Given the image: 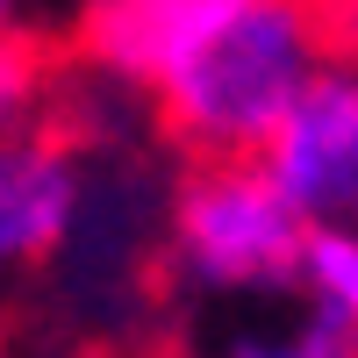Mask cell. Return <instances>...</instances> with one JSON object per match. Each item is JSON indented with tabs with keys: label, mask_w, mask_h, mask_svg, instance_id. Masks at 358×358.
I'll use <instances>...</instances> for the list:
<instances>
[{
	"label": "cell",
	"mask_w": 358,
	"mask_h": 358,
	"mask_svg": "<svg viewBox=\"0 0 358 358\" xmlns=\"http://www.w3.org/2000/svg\"><path fill=\"white\" fill-rule=\"evenodd\" d=\"M308 215L280 194L258 158H194L172 194V251L187 280L244 294V287H294L308 258Z\"/></svg>",
	"instance_id": "7a4b0ae2"
},
{
	"label": "cell",
	"mask_w": 358,
	"mask_h": 358,
	"mask_svg": "<svg viewBox=\"0 0 358 358\" xmlns=\"http://www.w3.org/2000/svg\"><path fill=\"white\" fill-rule=\"evenodd\" d=\"M315 0H236L172 57V72L151 86L158 129L194 158H265L287 108L322 65Z\"/></svg>",
	"instance_id": "6da1fadb"
},
{
	"label": "cell",
	"mask_w": 358,
	"mask_h": 358,
	"mask_svg": "<svg viewBox=\"0 0 358 358\" xmlns=\"http://www.w3.org/2000/svg\"><path fill=\"white\" fill-rule=\"evenodd\" d=\"M79 222V151L57 122L0 143V273H36Z\"/></svg>",
	"instance_id": "277c9868"
},
{
	"label": "cell",
	"mask_w": 358,
	"mask_h": 358,
	"mask_svg": "<svg viewBox=\"0 0 358 358\" xmlns=\"http://www.w3.org/2000/svg\"><path fill=\"white\" fill-rule=\"evenodd\" d=\"M57 65H65V43L36 36V29L0 36V143L36 122V108H43V94H50Z\"/></svg>",
	"instance_id": "8992f818"
},
{
	"label": "cell",
	"mask_w": 358,
	"mask_h": 358,
	"mask_svg": "<svg viewBox=\"0 0 358 358\" xmlns=\"http://www.w3.org/2000/svg\"><path fill=\"white\" fill-rule=\"evenodd\" d=\"M236 358H358V337L344 330V322H330V315H308L294 337H280V344H236Z\"/></svg>",
	"instance_id": "ba28073f"
},
{
	"label": "cell",
	"mask_w": 358,
	"mask_h": 358,
	"mask_svg": "<svg viewBox=\"0 0 358 358\" xmlns=\"http://www.w3.org/2000/svg\"><path fill=\"white\" fill-rule=\"evenodd\" d=\"M222 8H236V0H86L72 15L65 50L79 65H94L108 79H129V86L151 94V86L172 72V57Z\"/></svg>",
	"instance_id": "5b68a950"
},
{
	"label": "cell",
	"mask_w": 358,
	"mask_h": 358,
	"mask_svg": "<svg viewBox=\"0 0 358 358\" xmlns=\"http://www.w3.org/2000/svg\"><path fill=\"white\" fill-rule=\"evenodd\" d=\"M15 8H22V0H0V36H15V29H22V22H15Z\"/></svg>",
	"instance_id": "9c48e42d"
},
{
	"label": "cell",
	"mask_w": 358,
	"mask_h": 358,
	"mask_svg": "<svg viewBox=\"0 0 358 358\" xmlns=\"http://www.w3.org/2000/svg\"><path fill=\"white\" fill-rule=\"evenodd\" d=\"M0 358H8V344H0Z\"/></svg>",
	"instance_id": "30bf717a"
},
{
	"label": "cell",
	"mask_w": 358,
	"mask_h": 358,
	"mask_svg": "<svg viewBox=\"0 0 358 358\" xmlns=\"http://www.w3.org/2000/svg\"><path fill=\"white\" fill-rule=\"evenodd\" d=\"M301 287L315 315L344 322V330L358 337V229H308V258H301Z\"/></svg>",
	"instance_id": "52a82bcc"
},
{
	"label": "cell",
	"mask_w": 358,
	"mask_h": 358,
	"mask_svg": "<svg viewBox=\"0 0 358 358\" xmlns=\"http://www.w3.org/2000/svg\"><path fill=\"white\" fill-rule=\"evenodd\" d=\"M258 165L315 229L358 222V65H315Z\"/></svg>",
	"instance_id": "3957f363"
}]
</instances>
